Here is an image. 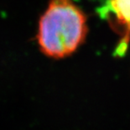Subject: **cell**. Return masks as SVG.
<instances>
[{"mask_svg":"<svg viewBox=\"0 0 130 130\" xmlns=\"http://www.w3.org/2000/svg\"><path fill=\"white\" fill-rule=\"evenodd\" d=\"M87 17L71 0H51L39 21L37 41L41 52L53 58L72 54L87 35Z\"/></svg>","mask_w":130,"mask_h":130,"instance_id":"1","label":"cell"},{"mask_svg":"<svg viewBox=\"0 0 130 130\" xmlns=\"http://www.w3.org/2000/svg\"><path fill=\"white\" fill-rule=\"evenodd\" d=\"M98 11L101 17L122 36L116 52L123 54L130 37V0H106Z\"/></svg>","mask_w":130,"mask_h":130,"instance_id":"2","label":"cell"}]
</instances>
